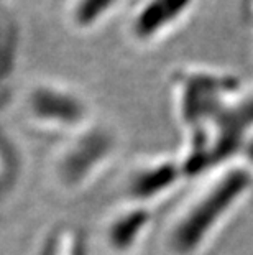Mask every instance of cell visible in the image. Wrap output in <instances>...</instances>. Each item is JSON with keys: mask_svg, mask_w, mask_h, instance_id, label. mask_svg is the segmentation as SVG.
<instances>
[{"mask_svg": "<svg viewBox=\"0 0 253 255\" xmlns=\"http://www.w3.org/2000/svg\"><path fill=\"white\" fill-rule=\"evenodd\" d=\"M21 111L31 126L46 132H66L87 122L89 106L84 96L58 81H38L26 89Z\"/></svg>", "mask_w": 253, "mask_h": 255, "instance_id": "6da1fadb", "label": "cell"}, {"mask_svg": "<svg viewBox=\"0 0 253 255\" xmlns=\"http://www.w3.org/2000/svg\"><path fill=\"white\" fill-rule=\"evenodd\" d=\"M173 83L181 114L189 122L212 117L211 114H219L217 117H220L239 89V81L234 76L199 66L177 69Z\"/></svg>", "mask_w": 253, "mask_h": 255, "instance_id": "7a4b0ae2", "label": "cell"}, {"mask_svg": "<svg viewBox=\"0 0 253 255\" xmlns=\"http://www.w3.org/2000/svg\"><path fill=\"white\" fill-rule=\"evenodd\" d=\"M196 0H128L125 31L133 45L152 46L179 26Z\"/></svg>", "mask_w": 253, "mask_h": 255, "instance_id": "3957f363", "label": "cell"}, {"mask_svg": "<svg viewBox=\"0 0 253 255\" xmlns=\"http://www.w3.org/2000/svg\"><path fill=\"white\" fill-rule=\"evenodd\" d=\"M123 3L125 0H66L64 18L73 31L89 35L104 26Z\"/></svg>", "mask_w": 253, "mask_h": 255, "instance_id": "277c9868", "label": "cell"}, {"mask_svg": "<svg viewBox=\"0 0 253 255\" xmlns=\"http://www.w3.org/2000/svg\"><path fill=\"white\" fill-rule=\"evenodd\" d=\"M13 168V156L10 151V146L5 143V138L0 137V186H2V180H5V175L12 171Z\"/></svg>", "mask_w": 253, "mask_h": 255, "instance_id": "5b68a950", "label": "cell"}, {"mask_svg": "<svg viewBox=\"0 0 253 255\" xmlns=\"http://www.w3.org/2000/svg\"><path fill=\"white\" fill-rule=\"evenodd\" d=\"M249 15H250V20L253 21V0H252V3H250V8H249Z\"/></svg>", "mask_w": 253, "mask_h": 255, "instance_id": "8992f818", "label": "cell"}]
</instances>
